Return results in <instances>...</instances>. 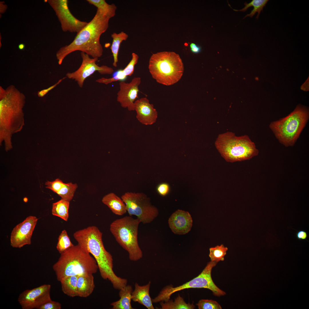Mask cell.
Instances as JSON below:
<instances>
[{
	"label": "cell",
	"instance_id": "cell-31",
	"mask_svg": "<svg viewBox=\"0 0 309 309\" xmlns=\"http://www.w3.org/2000/svg\"><path fill=\"white\" fill-rule=\"evenodd\" d=\"M199 309H221L220 305L212 300L202 299L196 304Z\"/></svg>",
	"mask_w": 309,
	"mask_h": 309
},
{
	"label": "cell",
	"instance_id": "cell-1",
	"mask_svg": "<svg viewBox=\"0 0 309 309\" xmlns=\"http://www.w3.org/2000/svg\"><path fill=\"white\" fill-rule=\"evenodd\" d=\"M78 243L91 254L96 260L102 278L108 280L115 289L120 290L127 284V280L117 276L113 270V259L105 248L102 233L96 226H89L73 234Z\"/></svg>",
	"mask_w": 309,
	"mask_h": 309
},
{
	"label": "cell",
	"instance_id": "cell-11",
	"mask_svg": "<svg viewBox=\"0 0 309 309\" xmlns=\"http://www.w3.org/2000/svg\"><path fill=\"white\" fill-rule=\"evenodd\" d=\"M48 3L55 12L62 31L79 32L88 24L76 18L70 11L67 0H49Z\"/></svg>",
	"mask_w": 309,
	"mask_h": 309
},
{
	"label": "cell",
	"instance_id": "cell-24",
	"mask_svg": "<svg viewBox=\"0 0 309 309\" xmlns=\"http://www.w3.org/2000/svg\"><path fill=\"white\" fill-rule=\"evenodd\" d=\"M70 202L62 199L53 203L52 210V214L67 221L69 217Z\"/></svg>",
	"mask_w": 309,
	"mask_h": 309
},
{
	"label": "cell",
	"instance_id": "cell-41",
	"mask_svg": "<svg viewBox=\"0 0 309 309\" xmlns=\"http://www.w3.org/2000/svg\"><path fill=\"white\" fill-rule=\"evenodd\" d=\"M25 47V45L24 44L21 43L18 46V47L19 49L20 50H23Z\"/></svg>",
	"mask_w": 309,
	"mask_h": 309
},
{
	"label": "cell",
	"instance_id": "cell-20",
	"mask_svg": "<svg viewBox=\"0 0 309 309\" xmlns=\"http://www.w3.org/2000/svg\"><path fill=\"white\" fill-rule=\"evenodd\" d=\"M95 288L93 274L78 276L77 284L78 296L86 298L92 293Z\"/></svg>",
	"mask_w": 309,
	"mask_h": 309
},
{
	"label": "cell",
	"instance_id": "cell-22",
	"mask_svg": "<svg viewBox=\"0 0 309 309\" xmlns=\"http://www.w3.org/2000/svg\"><path fill=\"white\" fill-rule=\"evenodd\" d=\"M111 37L112 38L110 49L113 57V65L116 67L117 66L118 54L120 45L123 41L127 39L128 35L125 32L122 31L118 33L114 32L111 34Z\"/></svg>",
	"mask_w": 309,
	"mask_h": 309
},
{
	"label": "cell",
	"instance_id": "cell-9",
	"mask_svg": "<svg viewBox=\"0 0 309 309\" xmlns=\"http://www.w3.org/2000/svg\"><path fill=\"white\" fill-rule=\"evenodd\" d=\"M215 262L210 261L207 264L202 272L197 276L188 282L176 287L168 286L161 291L158 296L152 299V303L168 301L173 293L182 290L190 288H205L211 290L213 294L217 296L225 295L226 293L220 289L215 284L211 277L213 268L217 264Z\"/></svg>",
	"mask_w": 309,
	"mask_h": 309
},
{
	"label": "cell",
	"instance_id": "cell-26",
	"mask_svg": "<svg viewBox=\"0 0 309 309\" xmlns=\"http://www.w3.org/2000/svg\"><path fill=\"white\" fill-rule=\"evenodd\" d=\"M161 302L160 305L162 309H193L195 308L193 304H187L184 301L183 299L179 295L176 298L174 302L172 300H168Z\"/></svg>",
	"mask_w": 309,
	"mask_h": 309
},
{
	"label": "cell",
	"instance_id": "cell-17",
	"mask_svg": "<svg viewBox=\"0 0 309 309\" xmlns=\"http://www.w3.org/2000/svg\"><path fill=\"white\" fill-rule=\"evenodd\" d=\"M134 104L136 117L141 123L148 125L155 122L158 116L157 112L154 108L153 105L149 103L146 98H142L136 100Z\"/></svg>",
	"mask_w": 309,
	"mask_h": 309
},
{
	"label": "cell",
	"instance_id": "cell-16",
	"mask_svg": "<svg viewBox=\"0 0 309 309\" xmlns=\"http://www.w3.org/2000/svg\"><path fill=\"white\" fill-rule=\"evenodd\" d=\"M169 226L175 233L185 234L190 230L193 220L191 215L187 211L178 210L170 216L168 221Z\"/></svg>",
	"mask_w": 309,
	"mask_h": 309
},
{
	"label": "cell",
	"instance_id": "cell-33",
	"mask_svg": "<svg viewBox=\"0 0 309 309\" xmlns=\"http://www.w3.org/2000/svg\"><path fill=\"white\" fill-rule=\"evenodd\" d=\"M64 183L59 179H57L52 181H47L45 183V185L46 186V188L49 189L57 193Z\"/></svg>",
	"mask_w": 309,
	"mask_h": 309
},
{
	"label": "cell",
	"instance_id": "cell-27",
	"mask_svg": "<svg viewBox=\"0 0 309 309\" xmlns=\"http://www.w3.org/2000/svg\"><path fill=\"white\" fill-rule=\"evenodd\" d=\"M268 1V0H253L249 3L245 2L244 3L245 6L244 7L241 9L237 10L232 9L235 11L245 12L249 7L251 6L253 7V9L251 11L250 13L246 15L244 18L247 17H252L257 12L258 15L256 18L258 19L261 11H263V8L265 6Z\"/></svg>",
	"mask_w": 309,
	"mask_h": 309
},
{
	"label": "cell",
	"instance_id": "cell-37",
	"mask_svg": "<svg viewBox=\"0 0 309 309\" xmlns=\"http://www.w3.org/2000/svg\"><path fill=\"white\" fill-rule=\"evenodd\" d=\"M296 236L297 239L299 240H305L308 237L307 233L305 231L301 230L297 232Z\"/></svg>",
	"mask_w": 309,
	"mask_h": 309
},
{
	"label": "cell",
	"instance_id": "cell-21",
	"mask_svg": "<svg viewBox=\"0 0 309 309\" xmlns=\"http://www.w3.org/2000/svg\"><path fill=\"white\" fill-rule=\"evenodd\" d=\"M132 288L130 285H126L120 290L119 296L120 299L110 304L112 309H132L131 304Z\"/></svg>",
	"mask_w": 309,
	"mask_h": 309
},
{
	"label": "cell",
	"instance_id": "cell-14",
	"mask_svg": "<svg viewBox=\"0 0 309 309\" xmlns=\"http://www.w3.org/2000/svg\"><path fill=\"white\" fill-rule=\"evenodd\" d=\"M38 219L30 216L17 225L13 229L10 237L11 246L21 248L31 243V238Z\"/></svg>",
	"mask_w": 309,
	"mask_h": 309
},
{
	"label": "cell",
	"instance_id": "cell-6",
	"mask_svg": "<svg viewBox=\"0 0 309 309\" xmlns=\"http://www.w3.org/2000/svg\"><path fill=\"white\" fill-rule=\"evenodd\" d=\"M215 145L221 156L230 163L249 160L259 153L255 144L248 135L237 136L231 132L219 135Z\"/></svg>",
	"mask_w": 309,
	"mask_h": 309
},
{
	"label": "cell",
	"instance_id": "cell-5",
	"mask_svg": "<svg viewBox=\"0 0 309 309\" xmlns=\"http://www.w3.org/2000/svg\"><path fill=\"white\" fill-rule=\"evenodd\" d=\"M309 119L307 108L298 105L286 116L271 122L270 129L279 142L287 147L294 146Z\"/></svg>",
	"mask_w": 309,
	"mask_h": 309
},
{
	"label": "cell",
	"instance_id": "cell-40",
	"mask_svg": "<svg viewBox=\"0 0 309 309\" xmlns=\"http://www.w3.org/2000/svg\"><path fill=\"white\" fill-rule=\"evenodd\" d=\"M307 80H307V81L304 84H303V85L301 87L302 89L303 90H304L305 91H306V88H307L306 89H307V90H308V87L306 86V85H308V81H307Z\"/></svg>",
	"mask_w": 309,
	"mask_h": 309
},
{
	"label": "cell",
	"instance_id": "cell-13",
	"mask_svg": "<svg viewBox=\"0 0 309 309\" xmlns=\"http://www.w3.org/2000/svg\"><path fill=\"white\" fill-rule=\"evenodd\" d=\"M51 286L44 284L33 289L24 290L19 295L18 301L23 309H37L51 300Z\"/></svg>",
	"mask_w": 309,
	"mask_h": 309
},
{
	"label": "cell",
	"instance_id": "cell-23",
	"mask_svg": "<svg viewBox=\"0 0 309 309\" xmlns=\"http://www.w3.org/2000/svg\"><path fill=\"white\" fill-rule=\"evenodd\" d=\"M78 277L77 276H68L60 282L62 290L64 294L72 297L78 296L77 284Z\"/></svg>",
	"mask_w": 309,
	"mask_h": 309
},
{
	"label": "cell",
	"instance_id": "cell-35",
	"mask_svg": "<svg viewBox=\"0 0 309 309\" xmlns=\"http://www.w3.org/2000/svg\"><path fill=\"white\" fill-rule=\"evenodd\" d=\"M61 308L60 303L51 300L41 305L38 309H61Z\"/></svg>",
	"mask_w": 309,
	"mask_h": 309
},
{
	"label": "cell",
	"instance_id": "cell-30",
	"mask_svg": "<svg viewBox=\"0 0 309 309\" xmlns=\"http://www.w3.org/2000/svg\"><path fill=\"white\" fill-rule=\"evenodd\" d=\"M66 231L63 230L59 236L56 248L60 253H61L67 249L73 246Z\"/></svg>",
	"mask_w": 309,
	"mask_h": 309
},
{
	"label": "cell",
	"instance_id": "cell-34",
	"mask_svg": "<svg viewBox=\"0 0 309 309\" xmlns=\"http://www.w3.org/2000/svg\"><path fill=\"white\" fill-rule=\"evenodd\" d=\"M156 190L159 195L162 196H165L167 195L170 192L171 187L168 183H162L157 186Z\"/></svg>",
	"mask_w": 309,
	"mask_h": 309
},
{
	"label": "cell",
	"instance_id": "cell-15",
	"mask_svg": "<svg viewBox=\"0 0 309 309\" xmlns=\"http://www.w3.org/2000/svg\"><path fill=\"white\" fill-rule=\"evenodd\" d=\"M141 82L140 78L135 77L130 83L124 81L120 82L117 100L122 107L127 108L129 111L135 110L134 101L138 98V86Z\"/></svg>",
	"mask_w": 309,
	"mask_h": 309
},
{
	"label": "cell",
	"instance_id": "cell-39",
	"mask_svg": "<svg viewBox=\"0 0 309 309\" xmlns=\"http://www.w3.org/2000/svg\"><path fill=\"white\" fill-rule=\"evenodd\" d=\"M4 2H0V13L2 14L4 13L6 10L7 6L6 5H4L3 4Z\"/></svg>",
	"mask_w": 309,
	"mask_h": 309
},
{
	"label": "cell",
	"instance_id": "cell-3",
	"mask_svg": "<svg viewBox=\"0 0 309 309\" xmlns=\"http://www.w3.org/2000/svg\"><path fill=\"white\" fill-rule=\"evenodd\" d=\"M25 96L15 87L11 86L0 95V142L3 141L5 150L12 148V135L20 131L24 125L22 108Z\"/></svg>",
	"mask_w": 309,
	"mask_h": 309
},
{
	"label": "cell",
	"instance_id": "cell-38",
	"mask_svg": "<svg viewBox=\"0 0 309 309\" xmlns=\"http://www.w3.org/2000/svg\"><path fill=\"white\" fill-rule=\"evenodd\" d=\"M190 47L191 51L194 54H199L201 51V47L195 43H191L190 45Z\"/></svg>",
	"mask_w": 309,
	"mask_h": 309
},
{
	"label": "cell",
	"instance_id": "cell-36",
	"mask_svg": "<svg viewBox=\"0 0 309 309\" xmlns=\"http://www.w3.org/2000/svg\"><path fill=\"white\" fill-rule=\"evenodd\" d=\"M66 77H64L62 79L60 80L57 83L48 88L38 91L37 93L38 96L39 97H43L49 91L54 88L57 85L59 84L63 80L66 78Z\"/></svg>",
	"mask_w": 309,
	"mask_h": 309
},
{
	"label": "cell",
	"instance_id": "cell-4",
	"mask_svg": "<svg viewBox=\"0 0 309 309\" xmlns=\"http://www.w3.org/2000/svg\"><path fill=\"white\" fill-rule=\"evenodd\" d=\"M60 254L58 260L53 266L59 282L68 276L93 274L98 269L94 258L78 244Z\"/></svg>",
	"mask_w": 309,
	"mask_h": 309
},
{
	"label": "cell",
	"instance_id": "cell-25",
	"mask_svg": "<svg viewBox=\"0 0 309 309\" xmlns=\"http://www.w3.org/2000/svg\"><path fill=\"white\" fill-rule=\"evenodd\" d=\"M88 3L95 6L110 19L115 15L116 6L114 4H109L104 0H87Z\"/></svg>",
	"mask_w": 309,
	"mask_h": 309
},
{
	"label": "cell",
	"instance_id": "cell-12",
	"mask_svg": "<svg viewBox=\"0 0 309 309\" xmlns=\"http://www.w3.org/2000/svg\"><path fill=\"white\" fill-rule=\"evenodd\" d=\"M82 62L79 68L72 72H68L66 77L74 80L79 86L82 87L85 79L96 71L101 74H111L114 72L112 68L105 65L99 66L96 64L98 58H91L84 52H81Z\"/></svg>",
	"mask_w": 309,
	"mask_h": 309
},
{
	"label": "cell",
	"instance_id": "cell-18",
	"mask_svg": "<svg viewBox=\"0 0 309 309\" xmlns=\"http://www.w3.org/2000/svg\"><path fill=\"white\" fill-rule=\"evenodd\" d=\"M151 284L149 282L147 284L141 286L137 283L134 284V289L132 294V300L145 306L148 309H154L152 299L149 294Z\"/></svg>",
	"mask_w": 309,
	"mask_h": 309
},
{
	"label": "cell",
	"instance_id": "cell-32",
	"mask_svg": "<svg viewBox=\"0 0 309 309\" xmlns=\"http://www.w3.org/2000/svg\"><path fill=\"white\" fill-rule=\"evenodd\" d=\"M138 56L136 53H132L131 60L126 67L122 70V73L124 76L127 77L131 76L133 74L135 66L138 62Z\"/></svg>",
	"mask_w": 309,
	"mask_h": 309
},
{
	"label": "cell",
	"instance_id": "cell-8",
	"mask_svg": "<svg viewBox=\"0 0 309 309\" xmlns=\"http://www.w3.org/2000/svg\"><path fill=\"white\" fill-rule=\"evenodd\" d=\"M140 223L138 218L127 216L114 220L110 225V232L118 243L127 251L132 261H137L143 256L138 240Z\"/></svg>",
	"mask_w": 309,
	"mask_h": 309
},
{
	"label": "cell",
	"instance_id": "cell-28",
	"mask_svg": "<svg viewBox=\"0 0 309 309\" xmlns=\"http://www.w3.org/2000/svg\"><path fill=\"white\" fill-rule=\"evenodd\" d=\"M78 187L77 184L72 183H64L57 194L62 199L70 202L73 199Z\"/></svg>",
	"mask_w": 309,
	"mask_h": 309
},
{
	"label": "cell",
	"instance_id": "cell-10",
	"mask_svg": "<svg viewBox=\"0 0 309 309\" xmlns=\"http://www.w3.org/2000/svg\"><path fill=\"white\" fill-rule=\"evenodd\" d=\"M121 198L129 216H136L144 224L150 223L159 214L157 209L151 204L149 199L142 193L126 192Z\"/></svg>",
	"mask_w": 309,
	"mask_h": 309
},
{
	"label": "cell",
	"instance_id": "cell-19",
	"mask_svg": "<svg viewBox=\"0 0 309 309\" xmlns=\"http://www.w3.org/2000/svg\"><path fill=\"white\" fill-rule=\"evenodd\" d=\"M102 202L116 215L121 216L127 212L126 205L122 198L113 193L105 195Z\"/></svg>",
	"mask_w": 309,
	"mask_h": 309
},
{
	"label": "cell",
	"instance_id": "cell-29",
	"mask_svg": "<svg viewBox=\"0 0 309 309\" xmlns=\"http://www.w3.org/2000/svg\"><path fill=\"white\" fill-rule=\"evenodd\" d=\"M228 249L223 244L210 248L209 256L211 261L217 263L220 261H224Z\"/></svg>",
	"mask_w": 309,
	"mask_h": 309
},
{
	"label": "cell",
	"instance_id": "cell-2",
	"mask_svg": "<svg viewBox=\"0 0 309 309\" xmlns=\"http://www.w3.org/2000/svg\"><path fill=\"white\" fill-rule=\"evenodd\" d=\"M110 18L97 9L93 19L78 33L73 41L61 47L57 52L58 63L61 64L64 58L70 53L80 51L93 58H98L103 54L100 37L107 29Z\"/></svg>",
	"mask_w": 309,
	"mask_h": 309
},
{
	"label": "cell",
	"instance_id": "cell-7",
	"mask_svg": "<svg viewBox=\"0 0 309 309\" xmlns=\"http://www.w3.org/2000/svg\"><path fill=\"white\" fill-rule=\"evenodd\" d=\"M148 69L152 77L157 82L169 86L180 79L184 67L178 54L174 52L165 51L152 55L149 60Z\"/></svg>",
	"mask_w": 309,
	"mask_h": 309
}]
</instances>
